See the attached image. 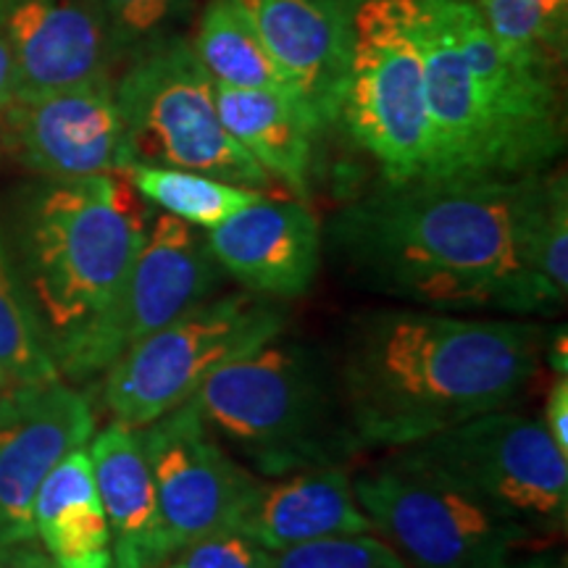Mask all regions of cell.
Wrapping results in <instances>:
<instances>
[{"mask_svg":"<svg viewBox=\"0 0 568 568\" xmlns=\"http://www.w3.org/2000/svg\"><path fill=\"white\" fill-rule=\"evenodd\" d=\"M539 174L382 182L339 209L324 237L368 293L453 314L542 318L521 253Z\"/></svg>","mask_w":568,"mask_h":568,"instance_id":"6da1fadb","label":"cell"},{"mask_svg":"<svg viewBox=\"0 0 568 568\" xmlns=\"http://www.w3.org/2000/svg\"><path fill=\"white\" fill-rule=\"evenodd\" d=\"M537 318L382 305L353 314L332 353L361 450H400L514 408L542 372Z\"/></svg>","mask_w":568,"mask_h":568,"instance_id":"7a4b0ae2","label":"cell"},{"mask_svg":"<svg viewBox=\"0 0 568 568\" xmlns=\"http://www.w3.org/2000/svg\"><path fill=\"white\" fill-rule=\"evenodd\" d=\"M190 403L258 477L345 466L358 453L332 353L284 332L216 368Z\"/></svg>","mask_w":568,"mask_h":568,"instance_id":"3957f363","label":"cell"},{"mask_svg":"<svg viewBox=\"0 0 568 568\" xmlns=\"http://www.w3.org/2000/svg\"><path fill=\"white\" fill-rule=\"evenodd\" d=\"M153 209L130 176L45 180L19 216L17 274L48 343L101 314L138 255Z\"/></svg>","mask_w":568,"mask_h":568,"instance_id":"277c9868","label":"cell"},{"mask_svg":"<svg viewBox=\"0 0 568 568\" xmlns=\"http://www.w3.org/2000/svg\"><path fill=\"white\" fill-rule=\"evenodd\" d=\"M132 166H169L266 190L274 180L230 138L216 111V90L193 42L169 34L113 77Z\"/></svg>","mask_w":568,"mask_h":568,"instance_id":"5b68a950","label":"cell"},{"mask_svg":"<svg viewBox=\"0 0 568 568\" xmlns=\"http://www.w3.org/2000/svg\"><path fill=\"white\" fill-rule=\"evenodd\" d=\"M287 316L284 301L247 290L205 297L105 368L101 406L111 422L140 429L187 403L216 368L284 332Z\"/></svg>","mask_w":568,"mask_h":568,"instance_id":"8992f818","label":"cell"},{"mask_svg":"<svg viewBox=\"0 0 568 568\" xmlns=\"http://www.w3.org/2000/svg\"><path fill=\"white\" fill-rule=\"evenodd\" d=\"M358 506L414 568H503L537 539L464 485L403 450L353 477Z\"/></svg>","mask_w":568,"mask_h":568,"instance_id":"52a82bcc","label":"cell"},{"mask_svg":"<svg viewBox=\"0 0 568 568\" xmlns=\"http://www.w3.org/2000/svg\"><path fill=\"white\" fill-rule=\"evenodd\" d=\"M337 122L379 163L385 182L426 174L429 111L416 0H355Z\"/></svg>","mask_w":568,"mask_h":568,"instance_id":"ba28073f","label":"cell"},{"mask_svg":"<svg viewBox=\"0 0 568 568\" xmlns=\"http://www.w3.org/2000/svg\"><path fill=\"white\" fill-rule=\"evenodd\" d=\"M222 280V266L197 226L169 213H153L145 240L105 308L51 345L61 379L101 376L140 339L216 295Z\"/></svg>","mask_w":568,"mask_h":568,"instance_id":"9c48e42d","label":"cell"},{"mask_svg":"<svg viewBox=\"0 0 568 568\" xmlns=\"http://www.w3.org/2000/svg\"><path fill=\"white\" fill-rule=\"evenodd\" d=\"M400 450L456 479L537 542L566 531L568 456L535 416L493 410Z\"/></svg>","mask_w":568,"mask_h":568,"instance_id":"30bf717a","label":"cell"},{"mask_svg":"<svg viewBox=\"0 0 568 568\" xmlns=\"http://www.w3.org/2000/svg\"><path fill=\"white\" fill-rule=\"evenodd\" d=\"M453 17L487 119L497 174L518 180L548 172L566 148L558 69L508 51L474 0H453Z\"/></svg>","mask_w":568,"mask_h":568,"instance_id":"8fae6325","label":"cell"},{"mask_svg":"<svg viewBox=\"0 0 568 568\" xmlns=\"http://www.w3.org/2000/svg\"><path fill=\"white\" fill-rule=\"evenodd\" d=\"M140 435L169 558L195 539L232 529L258 474L219 443L193 403L140 426Z\"/></svg>","mask_w":568,"mask_h":568,"instance_id":"7c38bea8","label":"cell"},{"mask_svg":"<svg viewBox=\"0 0 568 568\" xmlns=\"http://www.w3.org/2000/svg\"><path fill=\"white\" fill-rule=\"evenodd\" d=\"M0 148L42 180L122 174L132 166L113 80L11 98L0 111Z\"/></svg>","mask_w":568,"mask_h":568,"instance_id":"4fadbf2b","label":"cell"},{"mask_svg":"<svg viewBox=\"0 0 568 568\" xmlns=\"http://www.w3.org/2000/svg\"><path fill=\"white\" fill-rule=\"evenodd\" d=\"M95 435V408L67 379L9 385L0 395V531L34 539V495L69 453Z\"/></svg>","mask_w":568,"mask_h":568,"instance_id":"5bb4252c","label":"cell"},{"mask_svg":"<svg viewBox=\"0 0 568 568\" xmlns=\"http://www.w3.org/2000/svg\"><path fill=\"white\" fill-rule=\"evenodd\" d=\"M429 111V166L424 176H497L493 140L477 84L460 45L453 0H416Z\"/></svg>","mask_w":568,"mask_h":568,"instance_id":"9a60e30c","label":"cell"},{"mask_svg":"<svg viewBox=\"0 0 568 568\" xmlns=\"http://www.w3.org/2000/svg\"><path fill=\"white\" fill-rule=\"evenodd\" d=\"M17 71L13 98L113 80L119 67L98 0H0Z\"/></svg>","mask_w":568,"mask_h":568,"instance_id":"2e32d148","label":"cell"},{"mask_svg":"<svg viewBox=\"0 0 568 568\" xmlns=\"http://www.w3.org/2000/svg\"><path fill=\"white\" fill-rule=\"evenodd\" d=\"M293 84L318 132L337 124L355 0H232Z\"/></svg>","mask_w":568,"mask_h":568,"instance_id":"e0dca14e","label":"cell"},{"mask_svg":"<svg viewBox=\"0 0 568 568\" xmlns=\"http://www.w3.org/2000/svg\"><path fill=\"white\" fill-rule=\"evenodd\" d=\"M203 234L224 276L274 301L308 293L322 268L324 230L301 201L266 195Z\"/></svg>","mask_w":568,"mask_h":568,"instance_id":"ac0fdd59","label":"cell"},{"mask_svg":"<svg viewBox=\"0 0 568 568\" xmlns=\"http://www.w3.org/2000/svg\"><path fill=\"white\" fill-rule=\"evenodd\" d=\"M266 552L316 539L374 531L358 506L345 466H316L284 477H258L234 527Z\"/></svg>","mask_w":568,"mask_h":568,"instance_id":"d6986e66","label":"cell"},{"mask_svg":"<svg viewBox=\"0 0 568 568\" xmlns=\"http://www.w3.org/2000/svg\"><path fill=\"white\" fill-rule=\"evenodd\" d=\"M88 453L109 518L113 568H161L169 552L140 429L111 422L92 435Z\"/></svg>","mask_w":568,"mask_h":568,"instance_id":"ffe728a7","label":"cell"},{"mask_svg":"<svg viewBox=\"0 0 568 568\" xmlns=\"http://www.w3.org/2000/svg\"><path fill=\"white\" fill-rule=\"evenodd\" d=\"M224 130L274 182L297 197L308 195L311 161L318 126L293 98L266 90L216 88Z\"/></svg>","mask_w":568,"mask_h":568,"instance_id":"44dd1931","label":"cell"},{"mask_svg":"<svg viewBox=\"0 0 568 568\" xmlns=\"http://www.w3.org/2000/svg\"><path fill=\"white\" fill-rule=\"evenodd\" d=\"M32 531L61 568H113L111 529L88 447L69 453L42 481L32 506Z\"/></svg>","mask_w":568,"mask_h":568,"instance_id":"7402d4cb","label":"cell"},{"mask_svg":"<svg viewBox=\"0 0 568 568\" xmlns=\"http://www.w3.org/2000/svg\"><path fill=\"white\" fill-rule=\"evenodd\" d=\"M193 51L216 88L266 90L301 103L293 84L287 82V77L282 74L272 53L261 42L258 32L253 30L251 21L232 0H209L205 3Z\"/></svg>","mask_w":568,"mask_h":568,"instance_id":"603a6c76","label":"cell"},{"mask_svg":"<svg viewBox=\"0 0 568 568\" xmlns=\"http://www.w3.org/2000/svg\"><path fill=\"white\" fill-rule=\"evenodd\" d=\"M524 268L542 311L558 316L568 301V182L564 172H542L527 224H524Z\"/></svg>","mask_w":568,"mask_h":568,"instance_id":"cb8c5ba5","label":"cell"},{"mask_svg":"<svg viewBox=\"0 0 568 568\" xmlns=\"http://www.w3.org/2000/svg\"><path fill=\"white\" fill-rule=\"evenodd\" d=\"M124 174L130 176L132 187L151 209L182 219V222L203 232L213 230V226L226 222L232 213L266 197L264 190L243 187V184L216 180V176L201 172H187V169L134 163Z\"/></svg>","mask_w":568,"mask_h":568,"instance_id":"d4e9b609","label":"cell"},{"mask_svg":"<svg viewBox=\"0 0 568 568\" xmlns=\"http://www.w3.org/2000/svg\"><path fill=\"white\" fill-rule=\"evenodd\" d=\"M0 374L9 385L59 379L51 343L17 268L0 245Z\"/></svg>","mask_w":568,"mask_h":568,"instance_id":"484cf974","label":"cell"},{"mask_svg":"<svg viewBox=\"0 0 568 568\" xmlns=\"http://www.w3.org/2000/svg\"><path fill=\"white\" fill-rule=\"evenodd\" d=\"M474 6L508 51L564 67L568 0H474Z\"/></svg>","mask_w":568,"mask_h":568,"instance_id":"4316f807","label":"cell"},{"mask_svg":"<svg viewBox=\"0 0 568 568\" xmlns=\"http://www.w3.org/2000/svg\"><path fill=\"white\" fill-rule=\"evenodd\" d=\"M193 0H98L119 63L176 34Z\"/></svg>","mask_w":568,"mask_h":568,"instance_id":"83f0119b","label":"cell"},{"mask_svg":"<svg viewBox=\"0 0 568 568\" xmlns=\"http://www.w3.org/2000/svg\"><path fill=\"white\" fill-rule=\"evenodd\" d=\"M266 568H414L376 531L343 535L268 552Z\"/></svg>","mask_w":568,"mask_h":568,"instance_id":"f1b7e54d","label":"cell"},{"mask_svg":"<svg viewBox=\"0 0 568 568\" xmlns=\"http://www.w3.org/2000/svg\"><path fill=\"white\" fill-rule=\"evenodd\" d=\"M268 552L237 529L213 531L176 550L161 568H266Z\"/></svg>","mask_w":568,"mask_h":568,"instance_id":"f546056e","label":"cell"},{"mask_svg":"<svg viewBox=\"0 0 568 568\" xmlns=\"http://www.w3.org/2000/svg\"><path fill=\"white\" fill-rule=\"evenodd\" d=\"M539 422L548 429L558 450L568 456V376H556L545 397V416Z\"/></svg>","mask_w":568,"mask_h":568,"instance_id":"4dcf8cb0","label":"cell"},{"mask_svg":"<svg viewBox=\"0 0 568 568\" xmlns=\"http://www.w3.org/2000/svg\"><path fill=\"white\" fill-rule=\"evenodd\" d=\"M0 568H61L40 548L38 539H19V542L0 545Z\"/></svg>","mask_w":568,"mask_h":568,"instance_id":"1f68e13d","label":"cell"},{"mask_svg":"<svg viewBox=\"0 0 568 568\" xmlns=\"http://www.w3.org/2000/svg\"><path fill=\"white\" fill-rule=\"evenodd\" d=\"M542 364H548L556 376H568V326H548V337H545Z\"/></svg>","mask_w":568,"mask_h":568,"instance_id":"d6a6232c","label":"cell"},{"mask_svg":"<svg viewBox=\"0 0 568 568\" xmlns=\"http://www.w3.org/2000/svg\"><path fill=\"white\" fill-rule=\"evenodd\" d=\"M503 568H568L566 552L558 548H527Z\"/></svg>","mask_w":568,"mask_h":568,"instance_id":"836d02e7","label":"cell"},{"mask_svg":"<svg viewBox=\"0 0 568 568\" xmlns=\"http://www.w3.org/2000/svg\"><path fill=\"white\" fill-rule=\"evenodd\" d=\"M13 92H17V71H13V55L6 40L3 19H0V111L11 103Z\"/></svg>","mask_w":568,"mask_h":568,"instance_id":"e575fe53","label":"cell"},{"mask_svg":"<svg viewBox=\"0 0 568 568\" xmlns=\"http://www.w3.org/2000/svg\"><path fill=\"white\" fill-rule=\"evenodd\" d=\"M3 387H9V379H6V376L0 374V389H3Z\"/></svg>","mask_w":568,"mask_h":568,"instance_id":"d590c367","label":"cell"},{"mask_svg":"<svg viewBox=\"0 0 568 568\" xmlns=\"http://www.w3.org/2000/svg\"><path fill=\"white\" fill-rule=\"evenodd\" d=\"M3 542H13V539H9V537L3 535V531H0V545H3Z\"/></svg>","mask_w":568,"mask_h":568,"instance_id":"8d00e7d4","label":"cell"}]
</instances>
